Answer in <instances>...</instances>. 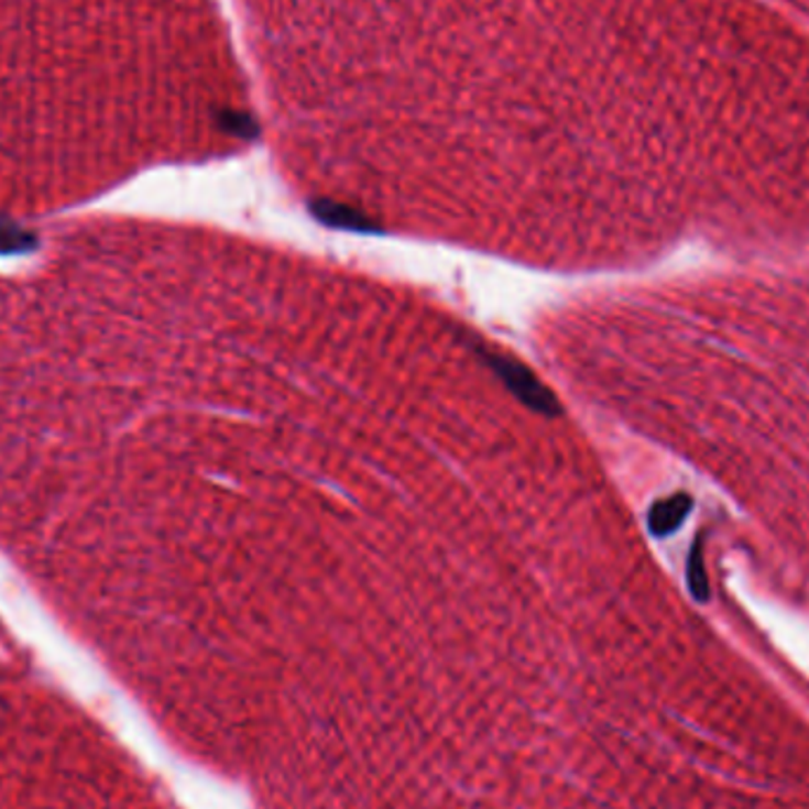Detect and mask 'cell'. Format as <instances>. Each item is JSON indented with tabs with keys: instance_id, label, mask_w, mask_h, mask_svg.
<instances>
[{
	"instance_id": "obj_1",
	"label": "cell",
	"mask_w": 809,
	"mask_h": 809,
	"mask_svg": "<svg viewBox=\"0 0 809 809\" xmlns=\"http://www.w3.org/2000/svg\"><path fill=\"white\" fill-rule=\"evenodd\" d=\"M691 510H693V500L687 493L665 498L656 502L652 506V512H648V531H652L656 537H668L675 531H679V526L687 521Z\"/></svg>"
},
{
	"instance_id": "obj_2",
	"label": "cell",
	"mask_w": 809,
	"mask_h": 809,
	"mask_svg": "<svg viewBox=\"0 0 809 809\" xmlns=\"http://www.w3.org/2000/svg\"><path fill=\"white\" fill-rule=\"evenodd\" d=\"M687 582L691 597L696 601H708L710 599V584L706 576V559H703V537L698 535L691 545L689 559H687Z\"/></svg>"
}]
</instances>
